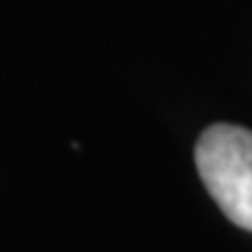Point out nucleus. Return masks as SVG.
Instances as JSON below:
<instances>
[{"label": "nucleus", "mask_w": 252, "mask_h": 252, "mask_svg": "<svg viewBox=\"0 0 252 252\" xmlns=\"http://www.w3.org/2000/svg\"><path fill=\"white\" fill-rule=\"evenodd\" d=\"M196 171L217 206L252 232V130L217 123L196 140Z\"/></svg>", "instance_id": "1"}]
</instances>
